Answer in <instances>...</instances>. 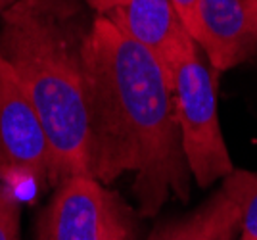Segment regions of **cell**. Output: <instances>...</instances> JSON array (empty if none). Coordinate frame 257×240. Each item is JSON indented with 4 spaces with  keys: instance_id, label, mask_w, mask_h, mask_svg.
Masks as SVG:
<instances>
[{
    "instance_id": "4",
    "label": "cell",
    "mask_w": 257,
    "mask_h": 240,
    "mask_svg": "<svg viewBox=\"0 0 257 240\" xmlns=\"http://www.w3.org/2000/svg\"><path fill=\"white\" fill-rule=\"evenodd\" d=\"M50 181L46 131L12 67L0 58V183L20 196Z\"/></svg>"
},
{
    "instance_id": "10",
    "label": "cell",
    "mask_w": 257,
    "mask_h": 240,
    "mask_svg": "<svg viewBox=\"0 0 257 240\" xmlns=\"http://www.w3.org/2000/svg\"><path fill=\"white\" fill-rule=\"evenodd\" d=\"M20 196L0 183V240H20Z\"/></svg>"
},
{
    "instance_id": "3",
    "label": "cell",
    "mask_w": 257,
    "mask_h": 240,
    "mask_svg": "<svg viewBox=\"0 0 257 240\" xmlns=\"http://www.w3.org/2000/svg\"><path fill=\"white\" fill-rule=\"evenodd\" d=\"M171 77L182 154L194 181L205 188L232 173L217 113L219 71L204 62L196 41L188 43L167 66Z\"/></svg>"
},
{
    "instance_id": "13",
    "label": "cell",
    "mask_w": 257,
    "mask_h": 240,
    "mask_svg": "<svg viewBox=\"0 0 257 240\" xmlns=\"http://www.w3.org/2000/svg\"><path fill=\"white\" fill-rule=\"evenodd\" d=\"M18 2H20V0H0V14H4L8 8H12V6L18 4Z\"/></svg>"
},
{
    "instance_id": "2",
    "label": "cell",
    "mask_w": 257,
    "mask_h": 240,
    "mask_svg": "<svg viewBox=\"0 0 257 240\" xmlns=\"http://www.w3.org/2000/svg\"><path fill=\"white\" fill-rule=\"evenodd\" d=\"M88 29L69 0H20L0 14V58L43 121L54 185L73 175H90L83 58Z\"/></svg>"
},
{
    "instance_id": "12",
    "label": "cell",
    "mask_w": 257,
    "mask_h": 240,
    "mask_svg": "<svg viewBox=\"0 0 257 240\" xmlns=\"http://www.w3.org/2000/svg\"><path fill=\"white\" fill-rule=\"evenodd\" d=\"M90 4V8L94 12H98V16H107L109 12H113L115 8H119L125 0H86Z\"/></svg>"
},
{
    "instance_id": "7",
    "label": "cell",
    "mask_w": 257,
    "mask_h": 240,
    "mask_svg": "<svg viewBox=\"0 0 257 240\" xmlns=\"http://www.w3.org/2000/svg\"><path fill=\"white\" fill-rule=\"evenodd\" d=\"M106 18L121 33L152 52L165 67L194 41L179 20L171 0H125Z\"/></svg>"
},
{
    "instance_id": "8",
    "label": "cell",
    "mask_w": 257,
    "mask_h": 240,
    "mask_svg": "<svg viewBox=\"0 0 257 240\" xmlns=\"http://www.w3.org/2000/svg\"><path fill=\"white\" fill-rule=\"evenodd\" d=\"M240 236V206L221 186L194 211L161 223L148 240H236Z\"/></svg>"
},
{
    "instance_id": "5",
    "label": "cell",
    "mask_w": 257,
    "mask_h": 240,
    "mask_svg": "<svg viewBox=\"0 0 257 240\" xmlns=\"http://www.w3.org/2000/svg\"><path fill=\"white\" fill-rule=\"evenodd\" d=\"M37 240H133L123 202L90 175L67 177L37 223Z\"/></svg>"
},
{
    "instance_id": "6",
    "label": "cell",
    "mask_w": 257,
    "mask_h": 240,
    "mask_svg": "<svg viewBox=\"0 0 257 240\" xmlns=\"http://www.w3.org/2000/svg\"><path fill=\"white\" fill-rule=\"evenodd\" d=\"M192 39L223 73L257 48V0H200Z\"/></svg>"
},
{
    "instance_id": "11",
    "label": "cell",
    "mask_w": 257,
    "mask_h": 240,
    "mask_svg": "<svg viewBox=\"0 0 257 240\" xmlns=\"http://www.w3.org/2000/svg\"><path fill=\"white\" fill-rule=\"evenodd\" d=\"M171 4L177 12V16H179V20L184 25V29L192 37L194 31H196V16H198L200 0H171Z\"/></svg>"
},
{
    "instance_id": "1",
    "label": "cell",
    "mask_w": 257,
    "mask_h": 240,
    "mask_svg": "<svg viewBox=\"0 0 257 240\" xmlns=\"http://www.w3.org/2000/svg\"><path fill=\"white\" fill-rule=\"evenodd\" d=\"M85 77L90 129V177L102 185L135 173V196L144 215L165 200L188 196L171 77L144 46L96 16L86 37Z\"/></svg>"
},
{
    "instance_id": "9",
    "label": "cell",
    "mask_w": 257,
    "mask_h": 240,
    "mask_svg": "<svg viewBox=\"0 0 257 240\" xmlns=\"http://www.w3.org/2000/svg\"><path fill=\"white\" fill-rule=\"evenodd\" d=\"M240 206V240H257V173L232 169L223 185Z\"/></svg>"
}]
</instances>
